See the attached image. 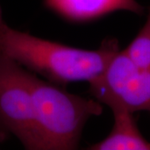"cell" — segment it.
<instances>
[{
    "mask_svg": "<svg viewBox=\"0 0 150 150\" xmlns=\"http://www.w3.org/2000/svg\"><path fill=\"white\" fill-rule=\"evenodd\" d=\"M114 123L105 139L88 148L91 150H150V142L140 133L134 112L112 108Z\"/></svg>",
    "mask_w": 150,
    "mask_h": 150,
    "instance_id": "cell-6",
    "label": "cell"
},
{
    "mask_svg": "<svg viewBox=\"0 0 150 150\" xmlns=\"http://www.w3.org/2000/svg\"><path fill=\"white\" fill-rule=\"evenodd\" d=\"M123 51L135 64L150 69V8L144 27Z\"/></svg>",
    "mask_w": 150,
    "mask_h": 150,
    "instance_id": "cell-7",
    "label": "cell"
},
{
    "mask_svg": "<svg viewBox=\"0 0 150 150\" xmlns=\"http://www.w3.org/2000/svg\"><path fill=\"white\" fill-rule=\"evenodd\" d=\"M50 10L70 21L86 22L120 10L136 14L144 12L136 0H43Z\"/></svg>",
    "mask_w": 150,
    "mask_h": 150,
    "instance_id": "cell-5",
    "label": "cell"
},
{
    "mask_svg": "<svg viewBox=\"0 0 150 150\" xmlns=\"http://www.w3.org/2000/svg\"><path fill=\"white\" fill-rule=\"evenodd\" d=\"M31 77L30 71L0 54V141L12 135L25 149L38 150Z\"/></svg>",
    "mask_w": 150,
    "mask_h": 150,
    "instance_id": "cell-3",
    "label": "cell"
},
{
    "mask_svg": "<svg viewBox=\"0 0 150 150\" xmlns=\"http://www.w3.org/2000/svg\"><path fill=\"white\" fill-rule=\"evenodd\" d=\"M31 89L38 150L77 149L88 120L103 112L96 99L70 93L33 74Z\"/></svg>",
    "mask_w": 150,
    "mask_h": 150,
    "instance_id": "cell-2",
    "label": "cell"
},
{
    "mask_svg": "<svg viewBox=\"0 0 150 150\" xmlns=\"http://www.w3.org/2000/svg\"><path fill=\"white\" fill-rule=\"evenodd\" d=\"M88 84L94 98L110 109L150 112V69L135 64L123 51L119 50Z\"/></svg>",
    "mask_w": 150,
    "mask_h": 150,
    "instance_id": "cell-4",
    "label": "cell"
},
{
    "mask_svg": "<svg viewBox=\"0 0 150 150\" xmlns=\"http://www.w3.org/2000/svg\"><path fill=\"white\" fill-rule=\"evenodd\" d=\"M118 51V40L112 38L104 39L96 50H86L18 31L7 23L0 6V54L56 84L91 82Z\"/></svg>",
    "mask_w": 150,
    "mask_h": 150,
    "instance_id": "cell-1",
    "label": "cell"
}]
</instances>
